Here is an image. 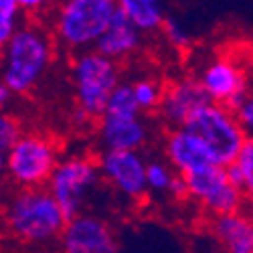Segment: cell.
Segmentation results:
<instances>
[{
  "mask_svg": "<svg viewBox=\"0 0 253 253\" xmlns=\"http://www.w3.org/2000/svg\"><path fill=\"white\" fill-rule=\"evenodd\" d=\"M53 0H16V4L20 8V12H27V14H35L49 8V4Z\"/></svg>",
  "mask_w": 253,
  "mask_h": 253,
  "instance_id": "d4e9b609",
  "label": "cell"
},
{
  "mask_svg": "<svg viewBox=\"0 0 253 253\" xmlns=\"http://www.w3.org/2000/svg\"><path fill=\"white\" fill-rule=\"evenodd\" d=\"M0 207H2V188H0Z\"/></svg>",
  "mask_w": 253,
  "mask_h": 253,
  "instance_id": "f1b7e54d",
  "label": "cell"
},
{
  "mask_svg": "<svg viewBox=\"0 0 253 253\" xmlns=\"http://www.w3.org/2000/svg\"><path fill=\"white\" fill-rule=\"evenodd\" d=\"M182 178L186 184V197L195 199L213 217L243 209L247 197L235 184L229 182L225 166L211 162L182 174Z\"/></svg>",
  "mask_w": 253,
  "mask_h": 253,
  "instance_id": "ba28073f",
  "label": "cell"
},
{
  "mask_svg": "<svg viewBox=\"0 0 253 253\" xmlns=\"http://www.w3.org/2000/svg\"><path fill=\"white\" fill-rule=\"evenodd\" d=\"M231 112H233V116L239 122L241 128L251 136V130H253V99H251V95L245 97L243 101H239Z\"/></svg>",
  "mask_w": 253,
  "mask_h": 253,
  "instance_id": "cb8c5ba5",
  "label": "cell"
},
{
  "mask_svg": "<svg viewBox=\"0 0 253 253\" xmlns=\"http://www.w3.org/2000/svg\"><path fill=\"white\" fill-rule=\"evenodd\" d=\"M99 182L101 174L97 168V160L73 154L67 158H59L45 182V188L61 207L65 219H71L85 211V205L95 193Z\"/></svg>",
  "mask_w": 253,
  "mask_h": 253,
  "instance_id": "8992f818",
  "label": "cell"
},
{
  "mask_svg": "<svg viewBox=\"0 0 253 253\" xmlns=\"http://www.w3.org/2000/svg\"><path fill=\"white\" fill-rule=\"evenodd\" d=\"M10 97H12L10 89L4 85L2 81H0V110H4V108H6V105H8V101H10Z\"/></svg>",
  "mask_w": 253,
  "mask_h": 253,
  "instance_id": "4316f807",
  "label": "cell"
},
{
  "mask_svg": "<svg viewBox=\"0 0 253 253\" xmlns=\"http://www.w3.org/2000/svg\"><path fill=\"white\" fill-rule=\"evenodd\" d=\"M65 215L45 186L18 188L4 209L8 231L25 243L43 245L59 237Z\"/></svg>",
  "mask_w": 253,
  "mask_h": 253,
  "instance_id": "7a4b0ae2",
  "label": "cell"
},
{
  "mask_svg": "<svg viewBox=\"0 0 253 253\" xmlns=\"http://www.w3.org/2000/svg\"><path fill=\"white\" fill-rule=\"evenodd\" d=\"M4 164H6V154L0 152V176L4 174Z\"/></svg>",
  "mask_w": 253,
  "mask_h": 253,
  "instance_id": "83f0119b",
  "label": "cell"
},
{
  "mask_svg": "<svg viewBox=\"0 0 253 253\" xmlns=\"http://www.w3.org/2000/svg\"><path fill=\"white\" fill-rule=\"evenodd\" d=\"M146 160L140 150H103L97 158L101 178L126 199H142L146 188Z\"/></svg>",
  "mask_w": 253,
  "mask_h": 253,
  "instance_id": "8fae6325",
  "label": "cell"
},
{
  "mask_svg": "<svg viewBox=\"0 0 253 253\" xmlns=\"http://www.w3.org/2000/svg\"><path fill=\"white\" fill-rule=\"evenodd\" d=\"M207 101H209V97L203 91L199 79L182 77V79L172 81L170 85L162 89L158 114L170 128H180V126H184L188 122V118Z\"/></svg>",
  "mask_w": 253,
  "mask_h": 253,
  "instance_id": "4fadbf2b",
  "label": "cell"
},
{
  "mask_svg": "<svg viewBox=\"0 0 253 253\" xmlns=\"http://www.w3.org/2000/svg\"><path fill=\"white\" fill-rule=\"evenodd\" d=\"M57 162L59 148L53 138L39 132H23L6 152L4 174L18 188L45 186Z\"/></svg>",
  "mask_w": 253,
  "mask_h": 253,
  "instance_id": "52a82bcc",
  "label": "cell"
},
{
  "mask_svg": "<svg viewBox=\"0 0 253 253\" xmlns=\"http://www.w3.org/2000/svg\"><path fill=\"white\" fill-rule=\"evenodd\" d=\"M130 89H132V97L136 108L142 114H148V112H156L158 110V103L162 97V83L154 77H140L136 81L130 83Z\"/></svg>",
  "mask_w": 253,
  "mask_h": 253,
  "instance_id": "d6986e66",
  "label": "cell"
},
{
  "mask_svg": "<svg viewBox=\"0 0 253 253\" xmlns=\"http://www.w3.org/2000/svg\"><path fill=\"white\" fill-rule=\"evenodd\" d=\"M168 195H170L172 199H184L186 197V184H184V178H182V174H174L172 176V182H170V186H168Z\"/></svg>",
  "mask_w": 253,
  "mask_h": 253,
  "instance_id": "484cf974",
  "label": "cell"
},
{
  "mask_svg": "<svg viewBox=\"0 0 253 253\" xmlns=\"http://www.w3.org/2000/svg\"><path fill=\"white\" fill-rule=\"evenodd\" d=\"M57 239L61 253H120L110 223L85 211L67 219Z\"/></svg>",
  "mask_w": 253,
  "mask_h": 253,
  "instance_id": "30bf717a",
  "label": "cell"
},
{
  "mask_svg": "<svg viewBox=\"0 0 253 253\" xmlns=\"http://www.w3.org/2000/svg\"><path fill=\"white\" fill-rule=\"evenodd\" d=\"M186 130H191L207 148L211 162L227 166L233 162L241 146L249 138V134L239 126L233 112L221 103L207 101L205 105L188 118L184 124Z\"/></svg>",
  "mask_w": 253,
  "mask_h": 253,
  "instance_id": "5b68a950",
  "label": "cell"
},
{
  "mask_svg": "<svg viewBox=\"0 0 253 253\" xmlns=\"http://www.w3.org/2000/svg\"><path fill=\"white\" fill-rule=\"evenodd\" d=\"M176 172L166 160H148L146 162V188L154 195H168V186Z\"/></svg>",
  "mask_w": 253,
  "mask_h": 253,
  "instance_id": "ffe728a7",
  "label": "cell"
},
{
  "mask_svg": "<svg viewBox=\"0 0 253 253\" xmlns=\"http://www.w3.org/2000/svg\"><path fill=\"white\" fill-rule=\"evenodd\" d=\"M164 156L170 168L178 174H186L195 168L211 164V156L203 142L191 130H186L184 126L170 128L164 140Z\"/></svg>",
  "mask_w": 253,
  "mask_h": 253,
  "instance_id": "5bb4252c",
  "label": "cell"
},
{
  "mask_svg": "<svg viewBox=\"0 0 253 253\" xmlns=\"http://www.w3.org/2000/svg\"><path fill=\"white\" fill-rule=\"evenodd\" d=\"M211 229L225 253H253V223L249 215L241 211L217 215Z\"/></svg>",
  "mask_w": 253,
  "mask_h": 253,
  "instance_id": "2e32d148",
  "label": "cell"
},
{
  "mask_svg": "<svg viewBox=\"0 0 253 253\" xmlns=\"http://www.w3.org/2000/svg\"><path fill=\"white\" fill-rule=\"evenodd\" d=\"M71 81L77 103L75 118L87 122L101 116L110 93L122 81V73L116 61L103 57L95 49H87L75 55Z\"/></svg>",
  "mask_w": 253,
  "mask_h": 253,
  "instance_id": "3957f363",
  "label": "cell"
},
{
  "mask_svg": "<svg viewBox=\"0 0 253 253\" xmlns=\"http://www.w3.org/2000/svg\"><path fill=\"white\" fill-rule=\"evenodd\" d=\"M53 59V37L39 25L20 23L0 47V81L12 95H27L45 79Z\"/></svg>",
  "mask_w": 253,
  "mask_h": 253,
  "instance_id": "6da1fadb",
  "label": "cell"
},
{
  "mask_svg": "<svg viewBox=\"0 0 253 253\" xmlns=\"http://www.w3.org/2000/svg\"><path fill=\"white\" fill-rule=\"evenodd\" d=\"M142 35L144 33H140L134 27V23H130L120 10H116L108 27L103 29L99 39L95 41L93 49L97 53H101L103 57L120 63L124 59L132 57L142 47Z\"/></svg>",
  "mask_w": 253,
  "mask_h": 253,
  "instance_id": "9a60e30c",
  "label": "cell"
},
{
  "mask_svg": "<svg viewBox=\"0 0 253 253\" xmlns=\"http://www.w3.org/2000/svg\"><path fill=\"white\" fill-rule=\"evenodd\" d=\"M116 10V0H63L53 20L55 39L71 53L93 49Z\"/></svg>",
  "mask_w": 253,
  "mask_h": 253,
  "instance_id": "277c9868",
  "label": "cell"
},
{
  "mask_svg": "<svg viewBox=\"0 0 253 253\" xmlns=\"http://www.w3.org/2000/svg\"><path fill=\"white\" fill-rule=\"evenodd\" d=\"M97 120V136L103 150H142L150 140V128L142 112H103Z\"/></svg>",
  "mask_w": 253,
  "mask_h": 253,
  "instance_id": "7c38bea8",
  "label": "cell"
},
{
  "mask_svg": "<svg viewBox=\"0 0 253 253\" xmlns=\"http://www.w3.org/2000/svg\"><path fill=\"white\" fill-rule=\"evenodd\" d=\"M197 79L209 101L221 103L229 110L249 97V71L235 55H217L211 59Z\"/></svg>",
  "mask_w": 253,
  "mask_h": 253,
  "instance_id": "9c48e42d",
  "label": "cell"
},
{
  "mask_svg": "<svg viewBox=\"0 0 253 253\" xmlns=\"http://www.w3.org/2000/svg\"><path fill=\"white\" fill-rule=\"evenodd\" d=\"M160 31H164L166 41H168V43H170L174 49H184V47L191 45V35H188V31H186L180 23H176V20H166V18H164Z\"/></svg>",
  "mask_w": 253,
  "mask_h": 253,
  "instance_id": "603a6c76",
  "label": "cell"
},
{
  "mask_svg": "<svg viewBox=\"0 0 253 253\" xmlns=\"http://www.w3.org/2000/svg\"><path fill=\"white\" fill-rule=\"evenodd\" d=\"M225 170H227L229 182L235 184L245 197H249L253 191V142L251 138L245 140V144L241 146V150L237 152L233 162H229L225 166Z\"/></svg>",
  "mask_w": 253,
  "mask_h": 253,
  "instance_id": "ac0fdd59",
  "label": "cell"
},
{
  "mask_svg": "<svg viewBox=\"0 0 253 253\" xmlns=\"http://www.w3.org/2000/svg\"><path fill=\"white\" fill-rule=\"evenodd\" d=\"M20 20H23V12H20L16 0H0V47L20 27Z\"/></svg>",
  "mask_w": 253,
  "mask_h": 253,
  "instance_id": "44dd1931",
  "label": "cell"
},
{
  "mask_svg": "<svg viewBox=\"0 0 253 253\" xmlns=\"http://www.w3.org/2000/svg\"><path fill=\"white\" fill-rule=\"evenodd\" d=\"M23 134V128H20V122L4 112V110H0V152H8V148L16 142V138Z\"/></svg>",
  "mask_w": 253,
  "mask_h": 253,
  "instance_id": "7402d4cb",
  "label": "cell"
},
{
  "mask_svg": "<svg viewBox=\"0 0 253 253\" xmlns=\"http://www.w3.org/2000/svg\"><path fill=\"white\" fill-rule=\"evenodd\" d=\"M118 10L140 33H156L164 23V0H116Z\"/></svg>",
  "mask_w": 253,
  "mask_h": 253,
  "instance_id": "e0dca14e",
  "label": "cell"
}]
</instances>
